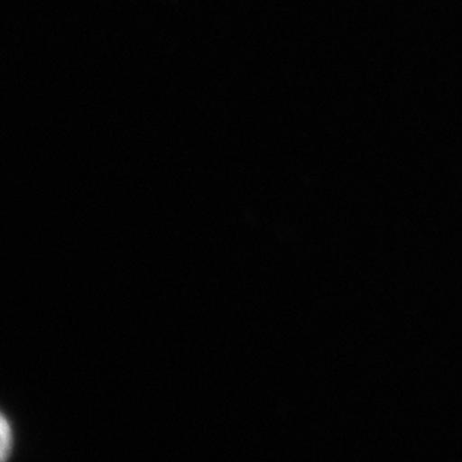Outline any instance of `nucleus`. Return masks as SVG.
Segmentation results:
<instances>
[{"label":"nucleus","instance_id":"f257e3e1","mask_svg":"<svg viewBox=\"0 0 462 462\" xmlns=\"http://www.w3.org/2000/svg\"><path fill=\"white\" fill-rule=\"evenodd\" d=\"M13 428L9 425L5 416L0 418V458L2 461L6 459L13 454Z\"/></svg>","mask_w":462,"mask_h":462}]
</instances>
